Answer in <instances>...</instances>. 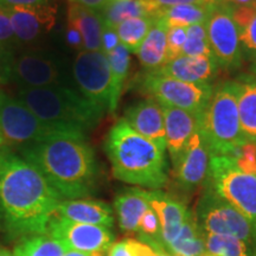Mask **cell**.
I'll list each match as a JSON object with an SVG mask.
<instances>
[{"label":"cell","instance_id":"cell-15","mask_svg":"<svg viewBox=\"0 0 256 256\" xmlns=\"http://www.w3.org/2000/svg\"><path fill=\"white\" fill-rule=\"evenodd\" d=\"M60 74L56 63L37 52H24L14 56L12 81L22 88H46L60 86Z\"/></svg>","mask_w":256,"mask_h":256},{"label":"cell","instance_id":"cell-43","mask_svg":"<svg viewBox=\"0 0 256 256\" xmlns=\"http://www.w3.org/2000/svg\"><path fill=\"white\" fill-rule=\"evenodd\" d=\"M162 8H171L176 5L183 4H200V5H218L222 4V0H154Z\"/></svg>","mask_w":256,"mask_h":256},{"label":"cell","instance_id":"cell-38","mask_svg":"<svg viewBox=\"0 0 256 256\" xmlns=\"http://www.w3.org/2000/svg\"><path fill=\"white\" fill-rule=\"evenodd\" d=\"M240 40H241L243 55L249 60L256 58V14L250 25L240 32Z\"/></svg>","mask_w":256,"mask_h":256},{"label":"cell","instance_id":"cell-35","mask_svg":"<svg viewBox=\"0 0 256 256\" xmlns=\"http://www.w3.org/2000/svg\"><path fill=\"white\" fill-rule=\"evenodd\" d=\"M186 28L172 26L168 31V62L182 56L184 44L186 42ZM166 62V63H168Z\"/></svg>","mask_w":256,"mask_h":256},{"label":"cell","instance_id":"cell-19","mask_svg":"<svg viewBox=\"0 0 256 256\" xmlns=\"http://www.w3.org/2000/svg\"><path fill=\"white\" fill-rule=\"evenodd\" d=\"M218 70L220 66L212 56H179L156 72L185 82L210 84Z\"/></svg>","mask_w":256,"mask_h":256},{"label":"cell","instance_id":"cell-23","mask_svg":"<svg viewBox=\"0 0 256 256\" xmlns=\"http://www.w3.org/2000/svg\"><path fill=\"white\" fill-rule=\"evenodd\" d=\"M68 23L80 31L84 42V50L102 51L101 34L104 19L100 12L70 2L68 6Z\"/></svg>","mask_w":256,"mask_h":256},{"label":"cell","instance_id":"cell-9","mask_svg":"<svg viewBox=\"0 0 256 256\" xmlns=\"http://www.w3.org/2000/svg\"><path fill=\"white\" fill-rule=\"evenodd\" d=\"M0 132L8 146L20 147L66 130L42 121L26 104L0 90Z\"/></svg>","mask_w":256,"mask_h":256},{"label":"cell","instance_id":"cell-28","mask_svg":"<svg viewBox=\"0 0 256 256\" xmlns=\"http://www.w3.org/2000/svg\"><path fill=\"white\" fill-rule=\"evenodd\" d=\"M110 60V76H112V90H110V112L114 113L116 110L122 92L124 83L126 81L128 72H130V51L120 44L116 49L112 51L107 55Z\"/></svg>","mask_w":256,"mask_h":256},{"label":"cell","instance_id":"cell-1","mask_svg":"<svg viewBox=\"0 0 256 256\" xmlns=\"http://www.w3.org/2000/svg\"><path fill=\"white\" fill-rule=\"evenodd\" d=\"M60 202L34 166L0 146V229L8 240L46 234Z\"/></svg>","mask_w":256,"mask_h":256},{"label":"cell","instance_id":"cell-27","mask_svg":"<svg viewBox=\"0 0 256 256\" xmlns=\"http://www.w3.org/2000/svg\"><path fill=\"white\" fill-rule=\"evenodd\" d=\"M217 5L183 4L162 8L158 16L164 18L168 28H188L194 24H206Z\"/></svg>","mask_w":256,"mask_h":256},{"label":"cell","instance_id":"cell-49","mask_svg":"<svg viewBox=\"0 0 256 256\" xmlns=\"http://www.w3.org/2000/svg\"><path fill=\"white\" fill-rule=\"evenodd\" d=\"M4 145H8V144H6V140L4 139V136H2V132H0V146H4Z\"/></svg>","mask_w":256,"mask_h":256},{"label":"cell","instance_id":"cell-18","mask_svg":"<svg viewBox=\"0 0 256 256\" xmlns=\"http://www.w3.org/2000/svg\"><path fill=\"white\" fill-rule=\"evenodd\" d=\"M150 206L156 211L162 226V238L168 252V247L180 232L188 215V206L182 200L162 190L148 191Z\"/></svg>","mask_w":256,"mask_h":256},{"label":"cell","instance_id":"cell-41","mask_svg":"<svg viewBox=\"0 0 256 256\" xmlns=\"http://www.w3.org/2000/svg\"><path fill=\"white\" fill-rule=\"evenodd\" d=\"M107 256H136L132 238H126L122 241L115 242L108 252Z\"/></svg>","mask_w":256,"mask_h":256},{"label":"cell","instance_id":"cell-24","mask_svg":"<svg viewBox=\"0 0 256 256\" xmlns=\"http://www.w3.org/2000/svg\"><path fill=\"white\" fill-rule=\"evenodd\" d=\"M240 124L247 142L256 144V78L241 75L235 80Z\"/></svg>","mask_w":256,"mask_h":256},{"label":"cell","instance_id":"cell-48","mask_svg":"<svg viewBox=\"0 0 256 256\" xmlns=\"http://www.w3.org/2000/svg\"><path fill=\"white\" fill-rule=\"evenodd\" d=\"M0 256H14V252L8 250V248L0 247Z\"/></svg>","mask_w":256,"mask_h":256},{"label":"cell","instance_id":"cell-46","mask_svg":"<svg viewBox=\"0 0 256 256\" xmlns=\"http://www.w3.org/2000/svg\"><path fill=\"white\" fill-rule=\"evenodd\" d=\"M63 256H107V255H95V254H89V252H82L78 250H69L68 249Z\"/></svg>","mask_w":256,"mask_h":256},{"label":"cell","instance_id":"cell-47","mask_svg":"<svg viewBox=\"0 0 256 256\" xmlns=\"http://www.w3.org/2000/svg\"><path fill=\"white\" fill-rule=\"evenodd\" d=\"M226 2H232L235 5H252L256 4V0H226Z\"/></svg>","mask_w":256,"mask_h":256},{"label":"cell","instance_id":"cell-39","mask_svg":"<svg viewBox=\"0 0 256 256\" xmlns=\"http://www.w3.org/2000/svg\"><path fill=\"white\" fill-rule=\"evenodd\" d=\"M14 50L0 44V84L12 82V66H14Z\"/></svg>","mask_w":256,"mask_h":256},{"label":"cell","instance_id":"cell-11","mask_svg":"<svg viewBox=\"0 0 256 256\" xmlns=\"http://www.w3.org/2000/svg\"><path fill=\"white\" fill-rule=\"evenodd\" d=\"M46 234L62 243L69 250L95 255H107L115 243V234L112 229L72 222L56 214L48 223Z\"/></svg>","mask_w":256,"mask_h":256},{"label":"cell","instance_id":"cell-13","mask_svg":"<svg viewBox=\"0 0 256 256\" xmlns=\"http://www.w3.org/2000/svg\"><path fill=\"white\" fill-rule=\"evenodd\" d=\"M211 156L209 142L200 124L177 162L172 164L174 180L179 190L192 194L206 185L209 177Z\"/></svg>","mask_w":256,"mask_h":256},{"label":"cell","instance_id":"cell-2","mask_svg":"<svg viewBox=\"0 0 256 256\" xmlns=\"http://www.w3.org/2000/svg\"><path fill=\"white\" fill-rule=\"evenodd\" d=\"M62 200L92 196L98 180L95 153L84 134L57 132L40 142L19 147Z\"/></svg>","mask_w":256,"mask_h":256},{"label":"cell","instance_id":"cell-45","mask_svg":"<svg viewBox=\"0 0 256 256\" xmlns=\"http://www.w3.org/2000/svg\"><path fill=\"white\" fill-rule=\"evenodd\" d=\"M69 2H76V4H81L83 6H87L89 8L96 10V11L100 12L101 10L108 4V2H112V0H69Z\"/></svg>","mask_w":256,"mask_h":256},{"label":"cell","instance_id":"cell-21","mask_svg":"<svg viewBox=\"0 0 256 256\" xmlns=\"http://www.w3.org/2000/svg\"><path fill=\"white\" fill-rule=\"evenodd\" d=\"M150 208L148 191L142 188H127L121 190L114 200L120 229L126 234H136L140 220Z\"/></svg>","mask_w":256,"mask_h":256},{"label":"cell","instance_id":"cell-22","mask_svg":"<svg viewBox=\"0 0 256 256\" xmlns=\"http://www.w3.org/2000/svg\"><path fill=\"white\" fill-rule=\"evenodd\" d=\"M168 25L164 18L156 19L148 34L136 51V56L147 72H158L168 62Z\"/></svg>","mask_w":256,"mask_h":256},{"label":"cell","instance_id":"cell-12","mask_svg":"<svg viewBox=\"0 0 256 256\" xmlns=\"http://www.w3.org/2000/svg\"><path fill=\"white\" fill-rule=\"evenodd\" d=\"M208 37L212 52L220 68L238 69L243 60L240 30L232 17L230 2L218 4L206 22Z\"/></svg>","mask_w":256,"mask_h":256},{"label":"cell","instance_id":"cell-29","mask_svg":"<svg viewBox=\"0 0 256 256\" xmlns=\"http://www.w3.org/2000/svg\"><path fill=\"white\" fill-rule=\"evenodd\" d=\"M68 250L62 243L46 234L30 235L18 240L14 256H63Z\"/></svg>","mask_w":256,"mask_h":256},{"label":"cell","instance_id":"cell-10","mask_svg":"<svg viewBox=\"0 0 256 256\" xmlns=\"http://www.w3.org/2000/svg\"><path fill=\"white\" fill-rule=\"evenodd\" d=\"M72 72L80 92L104 114L110 110L112 76L107 55L102 51H78Z\"/></svg>","mask_w":256,"mask_h":256},{"label":"cell","instance_id":"cell-26","mask_svg":"<svg viewBox=\"0 0 256 256\" xmlns=\"http://www.w3.org/2000/svg\"><path fill=\"white\" fill-rule=\"evenodd\" d=\"M203 234L197 223L194 211L188 209L183 228L170 244L168 254L171 256H203Z\"/></svg>","mask_w":256,"mask_h":256},{"label":"cell","instance_id":"cell-8","mask_svg":"<svg viewBox=\"0 0 256 256\" xmlns=\"http://www.w3.org/2000/svg\"><path fill=\"white\" fill-rule=\"evenodd\" d=\"M136 84L144 95L160 104L180 108L194 114H203L214 92L212 84L185 82L156 72L144 74Z\"/></svg>","mask_w":256,"mask_h":256},{"label":"cell","instance_id":"cell-6","mask_svg":"<svg viewBox=\"0 0 256 256\" xmlns=\"http://www.w3.org/2000/svg\"><path fill=\"white\" fill-rule=\"evenodd\" d=\"M206 183L248 220L256 249V176L241 171L232 156L212 154Z\"/></svg>","mask_w":256,"mask_h":256},{"label":"cell","instance_id":"cell-51","mask_svg":"<svg viewBox=\"0 0 256 256\" xmlns=\"http://www.w3.org/2000/svg\"><path fill=\"white\" fill-rule=\"evenodd\" d=\"M222 2H226V0H222Z\"/></svg>","mask_w":256,"mask_h":256},{"label":"cell","instance_id":"cell-30","mask_svg":"<svg viewBox=\"0 0 256 256\" xmlns=\"http://www.w3.org/2000/svg\"><path fill=\"white\" fill-rule=\"evenodd\" d=\"M203 256H255L254 250L232 236L203 232Z\"/></svg>","mask_w":256,"mask_h":256},{"label":"cell","instance_id":"cell-36","mask_svg":"<svg viewBox=\"0 0 256 256\" xmlns=\"http://www.w3.org/2000/svg\"><path fill=\"white\" fill-rule=\"evenodd\" d=\"M16 43H17V38L14 36V28H12L8 8L0 4V44L8 49L14 50Z\"/></svg>","mask_w":256,"mask_h":256},{"label":"cell","instance_id":"cell-34","mask_svg":"<svg viewBox=\"0 0 256 256\" xmlns=\"http://www.w3.org/2000/svg\"><path fill=\"white\" fill-rule=\"evenodd\" d=\"M230 156L241 171L244 174L256 176V144L246 142Z\"/></svg>","mask_w":256,"mask_h":256},{"label":"cell","instance_id":"cell-20","mask_svg":"<svg viewBox=\"0 0 256 256\" xmlns=\"http://www.w3.org/2000/svg\"><path fill=\"white\" fill-rule=\"evenodd\" d=\"M56 215L72 222L101 226L112 229L114 226V212L110 204L98 200H62L56 210Z\"/></svg>","mask_w":256,"mask_h":256},{"label":"cell","instance_id":"cell-40","mask_svg":"<svg viewBox=\"0 0 256 256\" xmlns=\"http://www.w3.org/2000/svg\"><path fill=\"white\" fill-rule=\"evenodd\" d=\"M101 43H102V52L104 55H108L112 51L116 49L120 46L119 36H118L116 28L108 26L104 23V28H102L101 34Z\"/></svg>","mask_w":256,"mask_h":256},{"label":"cell","instance_id":"cell-16","mask_svg":"<svg viewBox=\"0 0 256 256\" xmlns=\"http://www.w3.org/2000/svg\"><path fill=\"white\" fill-rule=\"evenodd\" d=\"M124 119L136 133L166 148L165 118L162 106L153 98H146L128 107Z\"/></svg>","mask_w":256,"mask_h":256},{"label":"cell","instance_id":"cell-50","mask_svg":"<svg viewBox=\"0 0 256 256\" xmlns=\"http://www.w3.org/2000/svg\"><path fill=\"white\" fill-rule=\"evenodd\" d=\"M252 72H254V75H255V78H256V58H255L254 60H252Z\"/></svg>","mask_w":256,"mask_h":256},{"label":"cell","instance_id":"cell-44","mask_svg":"<svg viewBox=\"0 0 256 256\" xmlns=\"http://www.w3.org/2000/svg\"><path fill=\"white\" fill-rule=\"evenodd\" d=\"M52 2V0H2L0 4L6 8H28V6H37L46 2Z\"/></svg>","mask_w":256,"mask_h":256},{"label":"cell","instance_id":"cell-37","mask_svg":"<svg viewBox=\"0 0 256 256\" xmlns=\"http://www.w3.org/2000/svg\"><path fill=\"white\" fill-rule=\"evenodd\" d=\"M230 10H232V17L238 25L240 32L246 30L256 14V4L252 5H235L230 2Z\"/></svg>","mask_w":256,"mask_h":256},{"label":"cell","instance_id":"cell-33","mask_svg":"<svg viewBox=\"0 0 256 256\" xmlns=\"http://www.w3.org/2000/svg\"><path fill=\"white\" fill-rule=\"evenodd\" d=\"M182 56H212L208 37L206 23L188 26Z\"/></svg>","mask_w":256,"mask_h":256},{"label":"cell","instance_id":"cell-7","mask_svg":"<svg viewBox=\"0 0 256 256\" xmlns=\"http://www.w3.org/2000/svg\"><path fill=\"white\" fill-rule=\"evenodd\" d=\"M194 216L203 232L232 236L250 247L256 256L254 235L248 220L228 200L220 197L209 183L204 185Z\"/></svg>","mask_w":256,"mask_h":256},{"label":"cell","instance_id":"cell-3","mask_svg":"<svg viewBox=\"0 0 256 256\" xmlns=\"http://www.w3.org/2000/svg\"><path fill=\"white\" fill-rule=\"evenodd\" d=\"M104 151L114 177L124 183L160 190L168 182L165 147L136 133L124 118L110 128Z\"/></svg>","mask_w":256,"mask_h":256},{"label":"cell","instance_id":"cell-42","mask_svg":"<svg viewBox=\"0 0 256 256\" xmlns=\"http://www.w3.org/2000/svg\"><path fill=\"white\" fill-rule=\"evenodd\" d=\"M66 43H68L72 48H74V49L78 51L84 50V42H83L81 34H80L78 28L69 23L66 25Z\"/></svg>","mask_w":256,"mask_h":256},{"label":"cell","instance_id":"cell-52","mask_svg":"<svg viewBox=\"0 0 256 256\" xmlns=\"http://www.w3.org/2000/svg\"><path fill=\"white\" fill-rule=\"evenodd\" d=\"M0 2H2V0H0Z\"/></svg>","mask_w":256,"mask_h":256},{"label":"cell","instance_id":"cell-25","mask_svg":"<svg viewBox=\"0 0 256 256\" xmlns=\"http://www.w3.org/2000/svg\"><path fill=\"white\" fill-rule=\"evenodd\" d=\"M162 6L154 0H112L100 14L104 23L116 28L124 20L136 17L158 18Z\"/></svg>","mask_w":256,"mask_h":256},{"label":"cell","instance_id":"cell-17","mask_svg":"<svg viewBox=\"0 0 256 256\" xmlns=\"http://www.w3.org/2000/svg\"><path fill=\"white\" fill-rule=\"evenodd\" d=\"M162 110L165 118L166 151L168 152L171 162L174 164L184 151L192 134L200 127L202 114L190 113L168 106H162Z\"/></svg>","mask_w":256,"mask_h":256},{"label":"cell","instance_id":"cell-4","mask_svg":"<svg viewBox=\"0 0 256 256\" xmlns=\"http://www.w3.org/2000/svg\"><path fill=\"white\" fill-rule=\"evenodd\" d=\"M19 101L42 121L66 132L84 134L98 126L104 115L81 92L62 86L22 88Z\"/></svg>","mask_w":256,"mask_h":256},{"label":"cell","instance_id":"cell-14","mask_svg":"<svg viewBox=\"0 0 256 256\" xmlns=\"http://www.w3.org/2000/svg\"><path fill=\"white\" fill-rule=\"evenodd\" d=\"M17 42L31 43L49 34L56 24L57 4L46 2L28 8H8Z\"/></svg>","mask_w":256,"mask_h":256},{"label":"cell","instance_id":"cell-5","mask_svg":"<svg viewBox=\"0 0 256 256\" xmlns=\"http://www.w3.org/2000/svg\"><path fill=\"white\" fill-rule=\"evenodd\" d=\"M200 128L215 156H232L244 145L240 124L235 81H226L214 88L209 104L202 114Z\"/></svg>","mask_w":256,"mask_h":256},{"label":"cell","instance_id":"cell-32","mask_svg":"<svg viewBox=\"0 0 256 256\" xmlns=\"http://www.w3.org/2000/svg\"><path fill=\"white\" fill-rule=\"evenodd\" d=\"M136 236L138 241L145 243L146 246L154 249L156 252H168L166 249L164 238H162V226H160L158 216L151 206L145 211L142 220H140Z\"/></svg>","mask_w":256,"mask_h":256},{"label":"cell","instance_id":"cell-31","mask_svg":"<svg viewBox=\"0 0 256 256\" xmlns=\"http://www.w3.org/2000/svg\"><path fill=\"white\" fill-rule=\"evenodd\" d=\"M156 18L136 17L124 20L116 26L120 44L130 52L136 54L148 34Z\"/></svg>","mask_w":256,"mask_h":256}]
</instances>
